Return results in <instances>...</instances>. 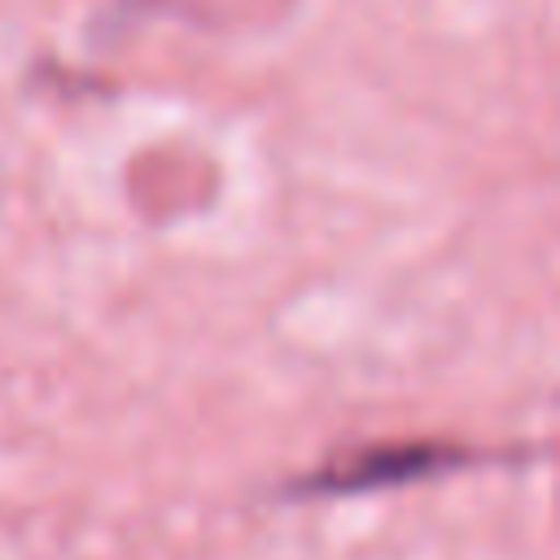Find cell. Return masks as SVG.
Masks as SVG:
<instances>
[{"instance_id":"cell-1","label":"cell","mask_w":560,"mask_h":560,"mask_svg":"<svg viewBox=\"0 0 560 560\" xmlns=\"http://www.w3.org/2000/svg\"><path fill=\"white\" fill-rule=\"evenodd\" d=\"M486 451H464L455 442H376V446H359L346 451L319 468H311V477H302L293 486V494H363V490H389L402 481H420V477H442L451 468H468V464H486Z\"/></svg>"}]
</instances>
